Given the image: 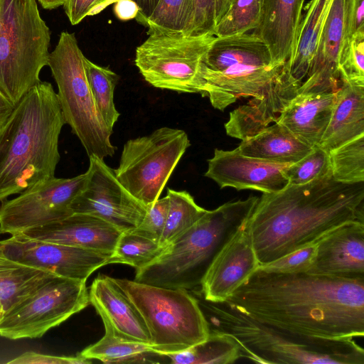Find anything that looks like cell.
Returning <instances> with one entry per match:
<instances>
[{
  "label": "cell",
  "instance_id": "cell-11",
  "mask_svg": "<svg viewBox=\"0 0 364 364\" xmlns=\"http://www.w3.org/2000/svg\"><path fill=\"white\" fill-rule=\"evenodd\" d=\"M90 303L86 281L54 274L3 316L0 336L41 338Z\"/></svg>",
  "mask_w": 364,
  "mask_h": 364
},
{
  "label": "cell",
  "instance_id": "cell-9",
  "mask_svg": "<svg viewBox=\"0 0 364 364\" xmlns=\"http://www.w3.org/2000/svg\"><path fill=\"white\" fill-rule=\"evenodd\" d=\"M136 50L135 65L154 87L183 93L203 92L200 69L216 36L212 33L186 35L183 32L149 34Z\"/></svg>",
  "mask_w": 364,
  "mask_h": 364
},
{
  "label": "cell",
  "instance_id": "cell-6",
  "mask_svg": "<svg viewBox=\"0 0 364 364\" xmlns=\"http://www.w3.org/2000/svg\"><path fill=\"white\" fill-rule=\"evenodd\" d=\"M50 41L36 0H0V92L14 105L41 82Z\"/></svg>",
  "mask_w": 364,
  "mask_h": 364
},
{
  "label": "cell",
  "instance_id": "cell-4",
  "mask_svg": "<svg viewBox=\"0 0 364 364\" xmlns=\"http://www.w3.org/2000/svg\"><path fill=\"white\" fill-rule=\"evenodd\" d=\"M198 302L210 329L234 338L242 358L260 363L364 364V350L353 338L299 335L259 322L225 303Z\"/></svg>",
  "mask_w": 364,
  "mask_h": 364
},
{
  "label": "cell",
  "instance_id": "cell-35",
  "mask_svg": "<svg viewBox=\"0 0 364 364\" xmlns=\"http://www.w3.org/2000/svg\"><path fill=\"white\" fill-rule=\"evenodd\" d=\"M262 0H232L228 11L214 28L217 37L252 32L261 21Z\"/></svg>",
  "mask_w": 364,
  "mask_h": 364
},
{
  "label": "cell",
  "instance_id": "cell-15",
  "mask_svg": "<svg viewBox=\"0 0 364 364\" xmlns=\"http://www.w3.org/2000/svg\"><path fill=\"white\" fill-rule=\"evenodd\" d=\"M0 255L58 276L86 281L107 265L110 255L85 248L31 238L22 233L0 240Z\"/></svg>",
  "mask_w": 364,
  "mask_h": 364
},
{
  "label": "cell",
  "instance_id": "cell-46",
  "mask_svg": "<svg viewBox=\"0 0 364 364\" xmlns=\"http://www.w3.org/2000/svg\"><path fill=\"white\" fill-rule=\"evenodd\" d=\"M15 105L0 92V128L12 113Z\"/></svg>",
  "mask_w": 364,
  "mask_h": 364
},
{
  "label": "cell",
  "instance_id": "cell-27",
  "mask_svg": "<svg viewBox=\"0 0 364 364\" xmlns=\"http://www.w3.org/2000/svg\"><path fill=\"white\" fill-rule=\"evenodd\" d=\"M54 274L0 255V309L3 316Z\"/></svg>",
  "mask_w": 364,
  "mask_h": 364
},
{
  "label": "cell",
  "instance_id": "cell-45",
  "mask_svg": "<svg viewBox=\"0 0 364 364\" xmlns=\"http://www.w3.org/2000/svg\"><path fill=\"white\" fill-rule=\"evenodd\" d=\"M139 9L138 21L144 23L156 9L159 0H133Z\"/></svg>",
  "mask_w": 364,
  "mask_h": 364
},
{
  "label": "cell",
  "instance_id": "cell-36",
  "mask_svg": "<svg viewBox=\"0 0 364 364\" xmlns=\"http://www.w3.org/2000/svg\"><path fill=\"white\" fill-rule=\"evenodd\" d=\"M284 173L289 185H304L331 176L329 153L318 146L300 160L289 164Z\"/></svg>",
  "mask_w": 364,
  "mask_h": 364
},
{
  "label": "cell",
  "instance_id": "cell-17",
  "mask_svg": "<svg viewBox=\"0 0 364 364\" xmlns=\"http://www.w3.org/2000/svg\"><path fill=\"white\" fill-rule=\"evenodd\" d=\"M289 165L246 156L235 149H215L213 156L208 160L204 176L213 180L220 188L232 187L274 193L288 186L284 169Z\"/></svg>",
  "mask_w": 364,
  "mask_h": 364
},
{
  "label": "cell",
  "instance_id": "cell-13",
  "mask_svg": "<svg viewBox=\"0 0 364 364\" xmlns=\"http://www.w3.org/2000/svg\"><path fill=\"white\" fill-rule=\"evenodd\" d=\"M86 180V172L69 178L54 176L13 199L2 200L0 234L21 233L70 215L73 213L70 205L83 189Z\"/></svg>",
  "mask_w": 364,
  "mask_h": 364
},
{
  "label": "cell",
  "instance_id": "cell-41",
  "mask_svg": "<svg viewBox=\"0 0 364 364\" xmlns=\"http://www.w3.org/2000/svg\"><path fill=\"white\" fill-rule=\"evenodd\" d=\"M117 0H65V12L72 25L79 23L87 16H93Z\"/></svg>",
  "mask_w": 364,
  "mask_h": 364
},
{
  "label": "cell",
  "instance_id": "cell-12",
  "mask_svg": "<svg viewBox=\"0 0 364 364\" xmlns=\"http://www.w3.org/2000/svg\"><path fill=\"white\" fill-rule=\"evenodd\" d=\"M286 63H274L269 50L220 55L207 68L202 64L201 95L223 111L240 97H259Z\"/></svg>",
  "mask_w": 364,
  "mask_h": 364
},
{
  "label": "cell",
  "instance_id": "cell-51",
  "mask_svg": "<svg viewBox=\"0 0 364 364\" xmlns=\"http://www.w3.org/2000/svg\"><path fill=\"white\" fill-rule=\"evenodd\" d=\"M2 317H3V314H2V312H1V311L0 309V321H1Z\"/></svg>",
  "mask_w": 364,
  "mask_h": 364
},
{
  "label": "cell",
  "instance_id": "cell-7",
  "mask_svg": "<svg viewBox=\"0 0 364 364\" xmlns=\"http://www.w3.org/2000/svg\"><path fill=\"white\" fill-rule=\"evenodd\" d=\"M114 279L144 319L154 351L178 353L208 337V322L198 299L189 291Z\"/></svg>",
  "mask_w": 364,
  "mask_h": 364
},
{
  "label": "cell",
  "instance_id": "cell-44",
  "mask_svg": "<svg viewBox=\"0 0 364 364\" xmlns=\"http://www.w3.org/2000/svg\"><path fill=\"white\" fill-rule=\"evenodd\" d=\"M139 9L133 0H117L114 3V12L117 18L127 21L136 18Z\"/></svg>",
  "mask_w": 364,
  "mask_h": 364
},
{
  "label": "cell",
  "instance_id": "cell-50",
  "mask_svg": "<svg viewBox=\"0 0 364 364\" xmlns=\"http://www.w3.org/2000/svg\"><path fill=\"white\" fill-rule=\"evenodd\" d=\"M306 0H301V5L304 8V5H305V2H306Z\"/></svg>",
  "mask_w": 364,
  "mask_h": 364
},
{
  "label": "cell",
  "instance_id": "cell-10",
  "mask_svg": "<svg viewBox=\"0 0 364 364\" xmlns=\"http://www.w3.org/2000/svg\"><path fill=\"white\" fill-rule=\"evenodd\" d=\"M191 146L181 129L161 127L128 140L114 169L119 183L146 207L159 199L186 149Z\"/></svg>",
  "mask_w": 364,
  "mask_h": 364
},
{
  "label": "cell",
  "instance_id": "cell-42",
  "mask_svg": "<svg viewBox=\"0 0 364 364\" xmlns=\"http://www.w3.org/2000/svg\"><path fill=\"white\" fill-rule=\"evenodd\" d=\"M91 363V360L83 358L80 355L76 356H56L33 351L26 352L8 362V363L15 364H87Z\"/></svg>",
  "mask_w": 364,
  "mask_h": 364
},
{
  "label": "cell",
  "instance_id": "cell-3",
  "mask_svg": "<svg viewBox=\"0 0 364 364\" xmlns=\"http://www.w3.org/2000/svg\"><path fill=\"white\" fill-rule=\"evenodd\" d=\"M65 124L57 93L40 82L18 102L0 128V201L55 176Z\"/></svg>",
  "mask_w": 364,
  "mask_h": 364
},
{
  "label": "cell",
  "instance_id": "cell-26",
  "mask_svg": "<svg viewBox=\"0 0 364 364\" xmlns=\"http://www.w3.org/2000/svg\"><path fill=\"white\" fill-rule=\"evenodd\" d=\"M333 0H309L299 24L295 54L290 66L292 77L301 85L316 54L320 36Z\"/></svg>",
  "mask_w": 364,
  "mask_h": 364
},
{
  "label": "cell",
  "instance_id": "cell-30",
  "mask_svg": "<svg viewBox=\"0 0 364 364\" xmlns=\"http://www.w3.org/2000/svg\"><path fill=\"white\" fill-rule=\"evenodd\" d=\"M168 208L159 243L163 247L173 242L190 230L208 210L199 206L186 191L168 188Z\"/></svg>",
  "mask_w": 364,
  "mask_h": 364
},
{
  "label": "cell",
  "instance_id": "cell-48",
  "mask_svg": "<svg viewBox=\"0 0 364 364\" xmlns=\"http://www.w3.org/2000/svg\"><path fill=\"white\" fill-rule=\"evenodd\" d=\"M41 6L45 9H54L63 6L65 0H38Z\"/></svg>",
  "mask_w": 364,
  "mask_h": 364
},
{
  "label": "cell",
  "instance_id": "cell-49",
  "mask_svg": "<svg viewBox=\"0 0 364 364\" xmlns=\"http://www.w3.org/2000/svg\"><path fill=\"white\" fill-rule=\"evenodd\" d=\"M272 3V0H262V16L261 19L268 10Z\"/></svg>",
  "mask_w": 364,
  "mask_h": 364
},
{
  "label": "cell",
  "instance_id": "cell-29",
  "mask_svg": "<svg viewBox=\"0 0 364 364\" xmlns=\"http://www.w3.org/2000/svg\"><path fill=\"white\" fill-rule=\"evenodd\" d=\"M176 364H230L242 358L240 348L229 335L210 329L208 337L191 348L166 354Z\"/></svg>",
  "mask_w": 364,
  "mask_h": 364
},
{
  "label": "cell",
  "instance_id": "cell-40",
  "mask_svg": "<svg viewBox=\"0 0 364 364\" xmlns=\"http://www.w3.org/2000/svg\"><path fill=\"white\" fill-rule=\"evenodd\" d=\"M193 3L192 21L186 35L213 33L215 28V0H193Z\"/></svg>",
  "mask_w": 364,
  "mask_h": 364
},
{
  "label": "cell",
  "instance_id": "cell-20",
  "mask_svg": "<svg viewBox=\"0 0 364 364\" xmlns=\"http://www.w3.org/2000/svg\"><path fill=\"white\" fill-rule=\"evenodd\" d=\"M346 38V0H333L311 69L298 94L336 91L339 88L341 81L338 61Z\"/></svg>",
  "mask_w": 364,
  "mask_h": 364
},
{
  "label": "cell",
  "instance_id": "cell-43",
  "mask_svg": "<svg viewBox=\"0 0 364 364\" xmlns=\"http://www.w3.org/2000/svg\"><path fill=\"white\" fill-rule=\"evenodd\" d=\"M347 38L364 31V0H346Z\"/></svg>",
  "mask_w": 364,
  "mask_h": 364
},
{
  "label": "cell",
  "instance_id": "cell-38",
  "mask_svg": "<svg viewBox=\"0 0 364 364\" xmlns=\"http://www.w3.org/2000/svg\"><path fill=\"white\" fill-rule=\"evenodd\" d=\"M316 243L287 254L257 269L267 273L297 274L308 272L312 267L316 254Z\"/></svg>",
  "mask_w": 364,
  "mask_h": 364
},
{
  "label": "cell",
  "instance_id": "cell-37",
  "mask_svg": "<svg viewBox=\"0 0 364 364\" xmlns=\"http://www.w3.org/2000/svg\"><path fill=\"white\" fill-rule=\"evenodd\" d=\"M338 68L341 81L364 84V31L346 38L340 52Z\"/></svg>",
  "mask_w": 364,
  "mask_h": 364
},
{
  "label": "cell",
  "instance_id": "cell-34",
  "mask_svg": "<svg viewBox=\"0 0 364 364\" xmlns=\"http://www.w3.org/2000/svg\"><path fill=\"white\" fill-rule=\"evenodd\" d=\"M193 0H159L144 24L148 33L183 32L186 34L193 17Z\"/></svg>",
  "mask_w": 364,
  "mask_h": 364
},
{
  "label": "cell",
  "instance_id": "cell-19",
  "mask_svg": "<svg viewBox=\"0 0 364 364\" xmlns=\"http://www.w3.org/2000/svg\"><path fill=\"white\" fill-rule=\"evenodd\" d=\"M122 231L94 215L73 213L70 215L22 233L36 240L70 245L112 255Z\"/></svg>",
  "mask_w": 364,
  "mask_h": 364
},
{
  "label": "cell",
  "instance_id": "cell-39",
  "mask_svg": "<svg viewBox=\"0 0 364 364\" xmlns=\"http://www.w3.org/2000/svg\"><path fill=\"white\" fill-rule=\"evenodd\" d=\"M168 208L167 196L157 199L147 207L141 223L133 230L149 239L159 242L165 226Z\"/></svg>",
  "mask_w": 364,
  "mask_h": 364
},
{
  "label": "cell",
  "instance_id": "cell-23",
  "mask_svg": "<svg viewBox=\"0 0 364 364\" xmlns=\"http://www.w3.org/2000/svg\"><path fill=\"white\" fill-rule=\"evenodd\" d=\"M303 6L301 0H272L258 28L252 31L267 45L272 61L290 68L299 37Z\"/></svg>",
  "mask_w": 364,
  "mask_h": 364
},
{
  "label": "cell",
  "instance_id": "cell-25",
  "mask_svg": "<svg viewBox=\"0 0 364 364\" xmlns=\"http://www.w3.org/2000/svg\"><path fill=\"white\" fill-rule=\"evenodd\" d=\"M312 148L284 125L274 122L256 134L242 139L235 149L246 156L291 164L305 156Z\"/></svg>",
  "mask_w": 364,
  "mask_h": 364
},
{
  "label": "cell",
  "instance_id": "cell-22",
  "mask_svg": "<svg viewBox=\"0 0 364 364\" xmlns=\"http://www.w3.org/2000/svg\"><path fill=\"white\" fill-rule=\"evenodd\" d=\"M336 91L297 94L277 120L311 147L318 146L330 121Z\"/></svg>",
  "mask_w": 364,
  "mask_h": 364
},
{
  "label": "cell",
  "instance_id": "cell-24",
  "mask_svg": "<svg viewBox=\"0 0 364 364\" xmlns=\"http://www.w3.org/2000/svg\"><path fill=\"white\" fill-rule=\"evenodd\" d=\"M364 134V84L341 81L318 146L327 152Z\"/></svg>",
  "mask_w": 364,
  "mask_h": 364
},
{
  "label": "cell",
  "instance_id": "cell-1",
  "mask_svg": "<svg viewBox=\"0 0 364 364\" xmlns=\"http://www.w3.org/2000/svg\"><path fill=\"white\" fill-rule=\"evenodd\" d=\"M224 303L259 322L299 335L364 336V279L257 269Z\"/></svg>",
  "mask_w": 364,
  "mask_h": 364
},
{
  "label": "cell",
  "instance_id": "cell-32",
  "mask_svg": "<svg viewBox=\"0 0 364 364\" xmlns=\"http://www.w3.org/2000/svg\"><path fill=\"white\" fill-rule=\"evenodd\" d=\"M164 248L165 247L161 245L159 242L133 230L123 232L107 264H125L134 267L136 270L139 269L157 258Z\"/></svg>",
  "mask_w": 364,
  "mask_h": 364
},
{
  "label": "cell",
  "instance_id": "cell-21",
  "mask_svg": "<svg viewBox=\"0 0 364 364\" xmlns=\"http://www.w3.org/2000/svg\"><path fill=\"white\" fill-rule=\"evenodd\" d=\"M89 297L104 326L115 336L150 345L144 319L113 277L99 274L90 286Z\"/></svg>",
  "mask_w": 364,
  "mask_h": 364
},
{
  "label": "cell",
  "instance_id": "cell-18",
  "mask_svg": "<svg viewBox=\"0 0 364 364\" xmlns=\"http://www.w3.org/2000/svg\"><path fill=\"white\" fill-rule=\"evenodd\" d=\"M309 273L347 279H364V222L339 226L316 243Z\"/></svg>",
  "mask_w": 364,
  "mask_h": 364
},
{
  "label": "cell",
  "instance_id": "cell-16",
  "mask_svg": "<svg viewBox=\"0 0 364 364\" xmlns=\"http://www.w3.org/2000/svg\"><path fill=\"white\" fill-rule=\"evenodd\" d=\"M248 219L218 252L206 272L200 285L205 301L225 302L259 268Z\"/></svg>",
  "mask_w": 364,
  "mask_h": 364
},
{
  "label": "cell",
  "instance_id": "cell-28",
  "mask_svg": "<svg viewBox=\"0 0 364 364\" xmlns=\"http://www.w3.org/2000/svg\"><path fill=\"white\" fill-rule=\"evenodd\" d=\"M105 334L97 343L85 348L80 355L105 363H154L151 358L161 356L149 344L129 341L114 334L107 326Z\"/></svg>",
  "mask_w": 364,
  "mask_h": 364
},
{
  "label": "cell",
  "instance_id": "cell-31",
  "mask_svg": "<svg viewBox=\"0 0 364 364\" xmlns=\"http://www.w3.org/2000/svg\"><path fill=\"white\" fill-rule=\"evenodd\" d=\"M83 62L97 108L107 126L112 129L120 115L114 103V91L119 77L108 68L97 65L85 56Z\"/></svg>",
  "mask_w": 364,
  "mask_h": 364
},
{
  "label": "cell",
  "instance_id": "cell-33",
  "mask_svg": "<svg viewBox=\"0 0 364 364\" xmlns=\"http://www.w3.org/2000/svg\"><path fill=\"white\" fill-rule=\"evenodd\" d=\"M329 153L332 178L338 182H364V134Z\"/></svg>",
  "mask_w": 364,
  "mask_h": 364
},
{
  "label": "cell",
  "instance_id": "cell-14",
  "mask_svg": "<svg viewBox=\"0 0 364 364\" xmlns=\"http://www.w3.org/2000/svg\"><path fill=\"white\" fill-rule=\"evenodd\" d=\"M89 159L87 180L70 205L72 212L100 218L122 232L135 229L142 221L147 207L126 190L117 180L114 169L104 159L95 156Z\"/></svg>",
  "mask_w": 364,
  "mask_h": 364
},
{
  "label": "cell",
  "instance_id": "cell-5",
  "mask_svg": "<svg viewBox=\"0 0 364 364\" xmlns=\"http://www.w3.org/2000/svg\"><path fill=\"white\" fill-rule=\"evenodd\" d=\"M258 200L250 196L207 210L190 230L166 246L157 258L136 269L134 280L189 291L200 287L215 257L250 218Z\"/></svg>",
  "mask_w": 364,
  "mask_h": 364
},
{
  "label": "cell",
  "instance_id": "cell-47",
  "mask_svg": "<svg viewBox=\"0 0 364 364\" xmlns=\"http://www.w3.org/2000/svg\"><path fill=\"white\" fill-rule=\"evenodd\" d=\"M232 0H215V26L228 11Z\"/></svg>",
  "mask_w": 364,
  "mask_h": 364
},
{
  "label": "cell",
  "instance_id": "cell-8",
  "mask_svg": "<svg viewBox=\"0 0 364 364\" xmlns=\"http://www.w3.org/2000/svg\"><path fill=\"white\" fill-rule=\"evenodd\" d=\"M84 57L74 33L63 31L48 66L58 86V99L65 124L77 136L87 156L101 159L112 156L117 149L111 142L112 129L102 118L90 90Z\"/></svg>",
  "mask_w": 364,
  "mask_h": 364
},
{
  "label": "cell",
  "instance_id": "cell-2",
  "mask_svg": "<svg viewBox=\"0 0 364 364\" xmlns=\"http://www.w3.org/2000/svg\"><path fill=\"white\" fill-rule=\"evenodd\" d=\"M353 221L364 222V182L344 183L328 176L263 193L248 225L260 266Z\"/></svg>",
  "mask_w": 364,
  "mask_h": 364
}]
</instances>
